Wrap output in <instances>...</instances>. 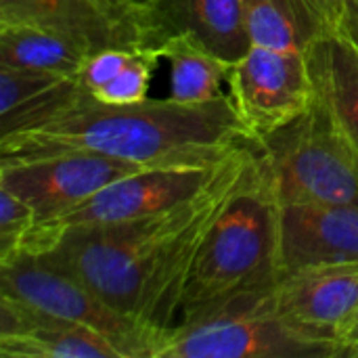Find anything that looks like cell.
<instances>
[{"instance_id":"1","label":"cell","mask_w":358,"mask_h":358,"mask_svg":"<svg viewBox=\"0 0 358 358\" xmlns=\"http://www.w3.org/2000/svg\"><path fill=\"white\" fill-rule=\"evenodd\" d=\"M260 151L250 143L233 151L216 178L191 201L149 218L69 227L44 262L78 277L120 313L157 327L176 325L195 256Z\"/></svg>"},{"instance_id":"2","label":"cell","mask_w":358,"mask_h":358,"mask_svg":"<svg viewBox=\"0 0 358 358\" xmlns=\"http://www.w3.org/2000/svg\"><path fill=\"white\" fill-rule=\"evenodd\" d=\"M258 143L229 92L206 103L145 99L107 105L86 88L46 122L0 138V159L63 151H94L143 168L214 166Z\"/></svg>"},{"instance_id":"3","label":"cell","mask_w":358,"mask_h":358,"mask_svg":"<svg viewBox=\"0 0 358 358\" xmlns=\"http://www.w3.org/2000/svg\"><path fill=\"white\" fill-rule=\"evenodd\" d=\"M279 279V201L262 151L206 235L180 298V323L266 294ZM178 325V323H176Z\"/></svg>"},{"instance_id":"4","label":"cell","mask_w":358,"mask_h":358,"mask_svg":"<svg viewBox=\"0 0 358 358\" xmlns=\"http://www.w3.org/2000/svg\"><path fill=\"white\" fill-rule=\"evenodd\" d=\"M262 162L279 203L358 206V159L323 105L260 141Z\"/></svg>"},{"instance_id":"5","label":"cell","mask_w":358,"mask_h":358,"mask_svg":"<svg viewBox=\"0 0 358 358\" xmlns=\"http://www.w3.org/2000/svg\"><path fill=\"white\" fill-rule=\"evenodd\" d=\"M0 294L101 334L124 358H157L170 334L120 313L78 277L27 254L0 266Z\"/></svg>"},{"instance_id":"6","label":"cell","mask_w":358,"mask_h":358,"mask_svg":"<svg viewBox=\"0 0 358 358\" xmlns=\"http://www.w3.org/2000/svg\"><path fill=\"white\" fill-rule=\"evenodd\" d=\"M268 292L174 325L157 358H329L279 319Z\"/></svg>"},{"instance_id":"7","label":"cell","mask_w":358,"mask_h":358,"mask_svg":"<svg viewBox=\"0 0 358 358\" xmlns=\"http://www.w3.org/2000/svg\"><path fill=\"white\" fill-rule=\"evenodd\" d=\"M224 159L214 166L145 168L124 176L63 216L36 224L23 245V254L36 258L48 254L69 227L126 222L170 212L197 197L216 178Z\"/></svg>"},{"instance_id":"8","label":"cell","mask_w":358,"mask_h":358,"mask_svg":"<svg viewBox=\"0 0 358 358\" xmlns=\"http://www.w3.org/2000/svg\"><path fill=\"white\" fill-rule=\"evenodd\" d=\"M138 170L145 168L120 157L94 151H63L0 159V187L31 206L38 224H42Z\"/></svg>"},{"instance_id":"9","label":"cell","mask_w":358,"mask_h":358,"mask_svg":"<svg viewBox=\"0 0 358 358\" xmlns=\"http://www.w3.org/2000/svg\"><path fill=\"white\" fill-rule=\"evenodd\" d=\"M227 86L239 117L258 143L300 117L315 101L306 55L298 50L252 46L231 67Z\"/></svg>"},{"instance_id":"10","label":"cell","mask_w":358,"mask_h":358,"mask_svg":"<svg viewBox=\"0 0 358 358\" xmlns=\"http://www.w3.org/2000/svg\"><path fill=\"white\" fill-rule=\"evenodd\" d=\"M268 296L279 319L296 336L338 358L340 340L358 308V264L281 275Z\"/></svg>"},{"instance_id":"11","label":"cell","mask_w":358,"mask_h":358,"mask_svg":"<svg viewBox=\"0 0 358 358\" xmlns=\"http://www.w3.org/2000/svg\"><path fill=\"white\" fill-rule=\"evenodd\" d=\"M0 25L50 31L86 57L113 46L141 48L138 10L126 0H0Z\"/></svg>"},{"instance_id":"12","label":"cell","mask_w":358,"mask_h":358,"mask_svg":"<svg viewBox=\"0 0 358 358\" xmlns=\"http://www.w3.org/2000/svg\"><path fill=\"white\" fill-rule=\"evenodd\" d=\"M141 48L157 50L168 38L187 36L235 65L252 48L245 0H151L138 10Z\"/></svg>"},{"instance_id":"13","label":"cell","mask_w":358,"mask_h":358,"mask_svg":"<svg viewBox=\"0 0 358 358\" xmlns=\"http://www.w3.org/2000/svg\"><path fill=\"white\" fill-rule=\"evenodd\" d=\"M358 264V206L279 203V277Z\"/></svg>"},{"instance_id":"14","label":"cell","mask_w":358,"mask_h":358,"mask_svg":"<svg viewBox=\"0 0 358 358\" xmlns=\"http://www.w3.org/2000/svg\"><path fill=\"white\" fill-rule=\"evenodd\" d=\"M0 355L6 358H124L101 334L0 294Z\"/></svg>"},{"instance_id":"15","label":"cell","mask_w":358,"mask_h":358,"mask_svg":"<svg viewBox=\"0 0 358 358\" xmlns=\"http://www.w3.org/2000/svg\"><path fill=\"white\" fill-rule=\"evenodd\" d=\"M304 55L315 99L358 159V34L342 19L334 29L310 42Z\"/></svg>"},{"instance_id":"16","label":"cell","mask_w":358,"mask_h":358,"mask_svg":"<svg viewBox=\"0 0 358 358\" xmlns=\"http://www.w3.org/2000/svg\"><path fill=\"white\" fill-rule=\"evenodd\" d=\"M346 15V0H245L252 46L304 52Z\"/></svg>"},{"instance_id":"17","label":"cell","mask_w":358,"mask_h":358,"mask_svg":"<svg viewBox=\"0 0 358 358\" xmlns=\"http://www.w3.org/2000/svg\"><path fill=\"white\" fill-rule=\"evenodd\" d=\"M82 90L80 78L0 67V138L46 122L71 105Z\"/></svg>"},{"instance_id":"18","label":"cell","mask_w":358,"mask_h":358,"mask_svg":"<svg viewBox=\"0 0 358 358\" xmlns=\"http://www.w3.org/2000/svg\"><path fill=\"white\" fill-rule=\"evenodd\" d=\"M157 59V52L145 48H103L86 57L80 82L101 103H138L147 99Z\"/></svg>"},{"instance_id":"19","label":"cell","mask_w":358,"mask_h":358,"mask_svg":"<svg viewBox=\"0 0 358 358\" xmlns=\"http://www.w3.org/2000/svg\"><path fill=\"white\" fill-rule=\"evenodd\" d=\"M170 63V96L182 103H206L222 96L231 63L222 61L187 36L168 38L155 50Z\"/></svg>"},{"instance_id":"20","label":"cell","mask_w":358,"mask_h":358,"mask_svg":"<svg viewBox=\"0 0 358 358\" xmlns=\"http://www.w3.org/2000/svg\"><path fill=\"white\" fill-rule=\"evenodd\" d=\"M86 55L67 40L29 25H0V67L80 78Z\"/></svg>"},{"instance_id":"21","label":"cell","mask_w":358,"mask_h":358,"mask_svg":"<svg viewBox=\"0 0 358 358\" xmlns=\"http://www.w3.org/2000/svg\"><path fill=\"white\" fill-rule=\"evenodd\" d=\"M38 224V216L21 197L0 187V266L15 262Z\"/></svg>"},{"instance_id":"22","label":"cell","mask_w":358,"mask_h":358,"mask_svg":"<svg viewBox=\"0 0 358 358\" xmlns=\"http://www.w3.org/2000/svg\"><path fill=\"white\" fill-rule=\"evenodd\" d=\"M338 358H358V308L350 319L342 340H340V355Z\"/></svg>"},{"instance_id":"23","label":"cell","mask_w":358,"mask_h":358,"mask_svg":"<svg viewBox=\"0 0 358 358\" xmlns=\"http://www.w3.org/2000/svg\"><path fill=\"white\" fill-rule=\"evenodd\" d=\"M346 23L358 34V0H346Z\"/></svg>"},{"instance_id":"24","label":"cell","mask_w":358,"mask_h":358,"mask_svg":"<svg viewBox=\"0 0 358 358\" xmlns=\"http://www.w3.org/2000/svg\"><path fill=\"white\" fill-rule=\"evenodd\" d=\"M132 8H136V10H141V8H145L151 0H126Z\"/></svg>"}]
</instances>
